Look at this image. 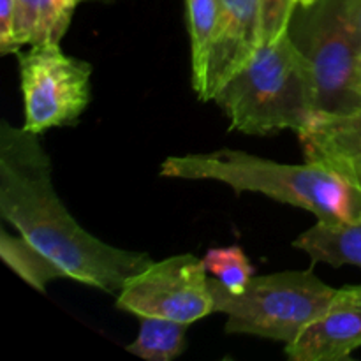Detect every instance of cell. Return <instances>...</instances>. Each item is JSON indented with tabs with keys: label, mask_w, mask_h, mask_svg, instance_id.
Returning <instances> with one entry per match:
<instances>
[{
	"label": "cell",
	"mask_w": 361,
	"mask_h": 361,
	"mask_svg": "<svg viewBox=\"0 0 361 361\" xmlns=\"http://www.w3.org/2000/svg\"><path fill=\"white\" fill-rule=\"evenodd\" d=\"M307 161L317 162L361 189V108L344 113L317 111L298 130Z\"/></svg>",
	"instance_id": "cell-10"
},
{
	"label": "cell",
	"mask_w": 361,
	"mask_h": 361,
	"mask_svg": "<svg viewBox=\"0 0 361 361\" xmlns=\"http://www.w3.org/2000/svg\"><path fill=\"white\" fill-rule=\"evenodd\" d=\"M259 46V0H219L217 25L208 60L207 101Z\"/></svg>",
	"instance_id": "cell-9"
},
{
	"label": "cell",
	"mask_w": 361,
	"mask_h": 361,
	"mask_svg": "<svg viewBox=\"0 0 361 361\" xmlns=\"http://www.w3.org/2000/svg\"><path fill=\"white\" fill-rule=\"evenodd\" d=\"M288 34L312 71L317 111L344 113L361 108L355 88L361 49L349 23L345 0L296 6Z\"/></svg>",
	"instance_id": "cell-5"
},
{
	"label": "cell",
	"mask_w": 361,
	"mask_h": 361,
	"mask_svg": "<svg viewBox=\"0 0 361 361\" xmlns=\"http://www.w3.org/2000/svg\"><path fill=\"white\" fill-rule=\"evenodd\" d=\"M208 275L217 279L229 293L238 295L254 279V268L242 247H219L208 250L203 257Z\"/></svg>",
	"instance_id": "cell-16"
},
{
	"label": "cell",
	"mask_w": 361,
	"mask_h": 361,
	"mask_svg": "<svg viewBox=\"0 0 361 361\" xmlns=\"http://www.w3.org/2000/svg\"><path fill=\"white\" fill-rule=\"evenodd\" d=\"M214 101L233 129L249 136L298 133L317 113L312 71L289 34L261 42Z\"/></svg>",
	"instance_id": "cell-3"
},
{
	"label": "cell",
	"mask_w": 361,
	"mask_h": 361,
	"mask_svg": "<svg viewBox=\"0 0 361 361\" xmlns=\"http://www.w3.org/2000/svg\"><path fill=\"white\" fill-rule=\"evenodd\" d=\"M168 178L214 180L236 192H257L303 208L317 221H360L361 189L331 169L307 161L282 164L240 150L221 148L207 154L173 155L161 164Z\"/></svg>",
	"instance_id": "cell-2"
},
{
	"label": "cell",
	"mask_w": 361,
	"mask_h": 361,
	"mask_svg": "<svg viewBox=\"0 0 361 361\" xmlns=\"http://www.w3.org/2000/svg\"><path fill=\"white\" fill-rule=\"evenodd\" d=\"M295 247L314 263L361 268V219L317 221L295 240Z\"/></svg>",
	"instance_id": "cell-12"
},
{
	"label": "cell",
	"mask_w": 361,
	"mask_h": 361,
	"mask_svg": "<svg viewBox=\"0 0 361 361\" xmlns=\"http://www.w3.org/2000/svg\"><path fill=\"white\" fill-rule=\"evenodd\" d=\"M345 9H348L349 23H351L361 49V0H345Z\"/></svg>",
	"instance_id": "cell-19"
},
{
	"label": "cell",
	"mask_w": 361,
	"mask_h": 361,
	"mask_svg": "<svg viewBox=\"0 0 361 361\" xmlns=\"http://www.w3.org/2000/svg\"><path fill=\"white\" fill-rule=\"evenodd\" d=\"M189 324L162 317H140V331L127 353L147 361H171L187 349Z\"/></svg>",
	"instance_id": "cell-15"
},
{
	"label": "cell",
	"mask_w": 361,
	"mask_h": 361,
	"mask_svg": "<svg viewBox=\"0 0 361 361\" xmlns=\"http://www.w3.org/2000/svg\"><path fill=\"white\" fill-rule=\"evenodd\" d=\"M0 257L21 281L39 293H44L49 282L67 279L66 271L42 250L21 235H9L6 229L0 231Z\"/></svg>",
	"instance_id": "cell-13"
},
{
	"label": "cell",
	"mask_w": 361,
	"mask_h": 361,
	"mask_svg": "<svg viewBox=\"0 0 361 361\" xmlns=\"http://www.w3.org/2000/svg\"><path fill=\"white\" fill-rule=\"evenodd\" d=\"M116 307L137 317L192 324L215 312V300L203 259L180 254L152 261L127 281L116 295Z\"/></svg>",
	"instance_id": "cell-7"
},
{
	"label": "cell",
	"mask_w": 361,
	"mask_h": 361,
	"mask_svg": "<svg viewBox=\"0 0 361 361\" xmlns=\"http://www.w3.org/2000/svg\"><path fill=\"white\" fill-rule=\"evenodd\" d=\"M80 2L83 0H14L13 39L18 51L23 46L60 44Z\"/></svg>",
	"instance_id": "cell-11"
},
{
	"label": "cell",
	"mask_w": 361,
	"mask_h": 361,
	"mask_svg": "<svg viewBox=\"0 0 361 361\" xmlns=\"http://www.w3.org/2000/svg\"><path fill=\"white\" fill-rule=\"evenodd\" d=\"M0 215L55 261L67 279L118 295L150 256L102 242L78 224L56 194L39 134L0 123Z\"/></svg>",
	"instance_id": "cell-1"
},
{
	"label": "cell",
	"mask_w": 361,
	"mask_h": 361,
	"mask_svg": "<svg viewBox=\"0 0 361 361\" xmlns=\"http://www.w3.org/2000/svg\"><path fill=\"white\" fill-rule=\"evenodd\" d=\"M296 0H259V44L288 34Z\"/></svg>",
	"instance_id": "cell-17"
},
{
	"label": "cell",
	"mask_w": 361,
	"mask_h": 361,
	"mask_svg": "<svg viewBox=\"0 0 361 361\" xmlns=\"http://www.w3.org/2000/svg\"><path fill=\"white\" fill-rule=\"evenodd\" d=\"M355 88H356V94H358V97L361 99V53H360V60H358V69H356Z\"/></svg>",
	"instance_id": "cell-20"
},
{
	"label": "cell",
	"mask_w": 361,
	"mask_h": 361,
	"mask_svg": "<svg viewBox=\"0 0 361 361\" xmlns=\"http://www.w3.org/2000/svg\"><path fill=\"white\" fill-rule=\"evenodd\" d=\"M215 312L228 316L226 334L254 335L284 342L300 337L334 302L337 289L312 271H282L254 277L238 295L210 277Z\"/></svg>",
	"instance_id": "cell-4"
},
{
	"label": "cell",
	"mask_w": 361,
	"mask_h": 361,
	"mask_svg": "<svg viewBox=\"0 0 361 361\" xmlns=\"http://www.w3.org/2000/svg\"><path fill=\"white\" fill-rule=\"evenodd\" d=\"M14 0H0V55H16L18 49L13 39Z\"/></svg>",
	"instance_id": "cell-18"
},
{
	"label": "cell",
	"mask_w": 361,
	"mask_h": 361,
	"mask_svg": "<svg viewBox=\"0 0 361 361\" xmlns=\"http://www.w3.org/2000/svg\"><path fill=\"white\" fill-rule=\"evenodd\" d=\"M16 56L25 129L41 136L51 127L71 126L83 115L90 102V63L66 55L60 44L28 46Z\"/></svg>",
	"instance_id": "cell-6"
},
{
	"label": "cell",
	"mask_w": 361,
	"mask_h": 361,
	"mask_svg": "<svg viewBox=\"0 0 361 361\" xmlns=\"http://www.w3.org/2000/svg\"><path fill=\"white\" fill-rule=\"evenodd\" d=\"M316 0H296V6H310V4H314Z\"/></svg>",
	"instance_id": "cell-21"
},
{
	"label": "cell",
	"mask_w": 361,
	"mask_h": 361,
	"mask_svg": "<svg viewBox=\"0 0 361 361\" xmlns=\"http://www.w3.org/2000/svg\"><path fill=\"white\" fill-rule=\"evenodd\" d=\"M361 348V284L337 289L330 309L286 345L293 361H342Z\"/></svg>",
	"instance_id": "cell-8"
},
{
	"label": "cell",
	"mask_w": 361,
	"mask_h": 361,
	"mask_svg": "<svg viewBox=\"0 0 361 361\" xmlns=\"http://www.w3.org/2000/svg\"><path fill=\"white\" fill-rule=\"evenodd\" d=\"M185 6L192 60V88L201 101H207L208 60L217 25L219 0H185Z\"/></svg>",
	"instance_id": "cell-14"
}]
</instances>
